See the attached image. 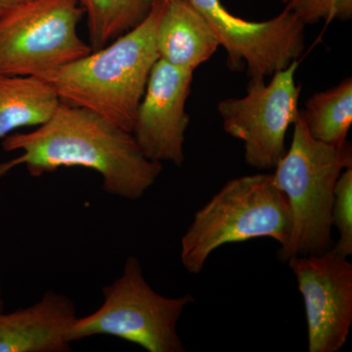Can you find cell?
Listing matches in <instances>:
<instances>
[{
    "label": "cell",
    "instance_id": "15",
    "mask_svg": "<svg viewBox=\"0 0 352 352\" xmlns=\"http://www.w3.org/2000/svg\"><path fill=\"white\" fill-rule=\"evenodd\" d=\"M157 0H78L87 16L90 47L100 50L145 19Z\"/></svg>",
    "mask_w": 352,
    "mask_h": 352
},
{
    "label": "cell",
    "instance_id": "17",
    "mask_svg": "<svg viewBox=\"0 0 352 352\" xmlns=\"http://www.w3.org/2000/svg\"><path fill=\"white\" fill-rule=\"evenodd\" d=\"M288 9L307 27L317 23L330 24L335 20L352 18V0H281Z\"/></svg>",
    "mask_w": 352,
    "mask_h": 352
},
{
    "label": "cell",
    "instance_id": "8",
    "mask_svg": "<svg viewBox=\"0 0 352 352\" xmlns=\"http://www.w3.org/2000/svg\"><path fill=\"white\" fill-rule=\"evenodd\" d=\"M212 28L233 69H245L250 82L265 80L298 61L305 50V25L288 9L252 22L229 12L220 0H190Z\"/></svg>",
    "mask_w": 352,
    "mask_h": 352
},
{
    "label": "cell",
    "instance_id": "6",
    "mask_svg": "<svg viewBox=\"0 0 352 352\" xmlns=\"http://www.w3.org/2000/svg\"><path fill=\"white\" fill-rule=\"evenodd\" d=\"M83 15L78 0H25L0 16V75L43 78L87 56Z\"/></svg>",
    "mask_w": 352,
    "mask_h": 352
},
{
    "label": "cell",
    "instance_id": "5",
    "mask_svg": "<svg viewBox=\"0 0 352 352\" xmlns=\"http://www.w3.org/2000/svg\"><path fill=\"white\" fill-rule=\"evenodd\" d=\"M103 303L94 314L78 317L69 331L72 342L94 336H110L148 352H184L177 323L191 295L168 298L157 293L143 274L135 256H129L124 271L102 289Z\"/></svg>",
    "mask_w": 352,
    "mask_h": 352
},
{
    "label": "cell",
    "instance_id": "16",
    "mask_svg": "<svg viewBox=\"0 0 352 352\" xmlns=\"http://www.w3.org/2000/svg\"><path fill=\"white\" fill-rule=\"evenodd\" d=\"M332 223L339 239L332 251L349 258L352 254V166L342 171L333 189Z\"/></svg>",
    "mask_w": 352,
    "mask_h": 352
},
{
    "label": "cell",
    "instance_id": "19",
    "mask_svg": "<svg viewBox=\"0 0 352 352\" xmlns=\"http://www.w3.org/2000/svg\"><path fill=\"white\" fill-rule=\"evenodd\" d=\"M4 311L3 291H2L1 278H0V312Z\"/></svg>",
    "mask_w": 352,
    "mask_h": 352
},
{
    "label": "cell",
    "instance_id": "12",
    "mask_svg": "<svg viewBox=\"0 0 352 352\" xmlns=\"http://www.w3.org/2000/svg\"><path fill=\"white\" fill-rule=\"evenodd\" d=\"M159 59L195 72L220 46L217 34L190 0H166L157 21Z\"/></svg>",
    "mask_w": 352,
    "mask_h": 352
},
{
    "label": "cell",
    "instance_id": "1",
    "mask_svg": "<svg viewBox=\"0 0 352 352\" xmlns=\"http://www.w3.org/2000/svg\"><path fill=\"white\" fill-rule=\"evenodd\" d=\"M1 146L20 154L0 163V178L19 166L32 177L60 168H87L101 176L104 192L131 201L142 198L163 171V164L144 156L131 132L62 101L47 122L30 132L9 134Z\"/></svg>",
    "mask_w": 352,
    "mask_h": 352
},
{
    "label": "cell",
    "instance_id": "2",
    "mask_svg": "<svg viewBox=\"0 0 352 352\" xmlns=\"http://www.w3.org/2000/svg\"><path fill=\"white\" fill-rule=\"evenodd\" d=\"M166 0H157L144 20L110 45L43 76L60 99L98 113L132 132L148 78L159 60L157 21Z\"/></svg>",
    "mask_w": 352,
    "mask_h": 352
},
{
    "label": "cell",
    "instance_id": "13",
    "mask_svg": "<svg viewBox=\"0 0 352 352\" xmlns=\"http://www.w3.org/2000/svg\"><path fill=\"white\" fill-rule=\"evenodd\" d=\"M60 103L56 90L43 78L0 75V140L23 127L41 126Z\"/></svg>",
    "mask_w": 352,
    "mask_h": 352
},
{
    "label": "cell",
    "instance_id": "3",
    "mask_svg": "<svg viewBox=\"0 0 352 352\" xmlns=\"http://www.w3.org/2000/svg\"><path fill=\"white\" fill-rule=\"evenodd\" d=\"M291 146L272 173L289 201L292 214L288 245L278 256L322 254L332 249L333 189L338 178L352 166L351 145H332L312 138L302 115L296 120Z\"/></svg>",
    "mask_w": 352,
    "mask_h": 352
},
{
    "label": "cell",
    "instance_id": "18",
    "mask_svg": "<svg viewBox=\"0 0 352 352\" xmlns=\"http://www.w3.org/2000/svg\"><path fill=\"white\" fill-rule=\"evenodd\" d=\"M25 0H0V16L4 15L9 10L22 3Z\"/></svg>",
    "mask_w": 352,
    "mask_h": 352
},
{
    "label": "cell",
    "instance_id": "14",
    "mask_svg": "<svg viewBox=\"0 0 352 352\" xmlns=\"http://www.w3.org/2000/svg\"><path fill=\"white\" fill-rule=\"evenodd\" d=\"M300 115L312 138L328 144H344L352 124V78L312 95Z\"/></svg>",
    "mask_w": 352,
    "mask_h": 352
},
{
    "label": "cell",
    "instance_id": "10",
    "mask_svg": "<svg viewBox=\"0 0 352 352\" xmlns=\"http://www.w3.org/2000/svg\"><path fill=\"white\" fill-rule=\"evenodd\" d=\"M193 75L162 59L153 67L131 132L150 161L182 166L190 122L185 107Z\"/></svg>",
    "mask_w": 352,
    "mask_h": 352
},
{
    "label": "cell",
    "instance_id": "11",
    "mask_svg": "<svg viewBox=\"0 0 352 352\" xmlns=\"http://www.w3.org/2000/svg\"><path fill=\"white\" fill-rule=\"evenodd\" d=\"M75 302L48 291L31 307L0 312V352H68L69 331L75 323Z\"/></svg>",
    "mask_w": 352,
    "mask_h": 352
},
{
    "label": "cell",
    "instance_id": "4",
    "mask_svg": "<svg viewBox=\"0 0 352 352\" xmlns=\"http://www.w3.org/2000/svg\"><path fill=\"white\" fill-rule=\"evenodd\" d=\"M291 229L289 201L273 175L241 176L226 182L194 215L182 238L180 259L189 273L199 274L223 245L271 238L285 248Z\"/></svg>",
    "mask_w": 352,
    "mask_h": 352
},
{
    "label": "cell",
    "instance_id": "7",
    "mask_svg": "<svg viewBox=\"0 0 352 352\" xmlns=\"http://www.w3.org/2000/svg\"><path fill=\"white\" fill-rule=\"evenodd\" d=\"M300 62L271 76L270 82H250L240 98L219 102L224 131L244 144L245 161L258 170H274L286 154L287 131L300 117L302 85L296 83Z\"/></svg>",
    "mask_w": 352,
    "mask_h": 352
},
{
    "label": "cell",
    "instance_id": "9",
    "mask_svg": "<svg viewBox=\"0 0 352 352\" xmlns=\"http://www.w3.org/2000/svg\"><path fill=\"white\" fill-rule=\"evenodd\" d=\"M287 263L305 302L308 351H340L352 325V264L332 250Z\"/></svg>",
    "mask_w": 352,
    "mask_h": 352
}]
</instances>
